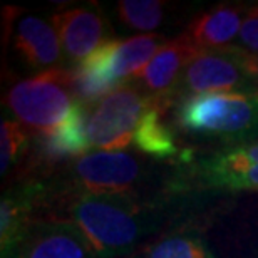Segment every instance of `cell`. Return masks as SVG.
<instances>
[{"label":"cell","instance_id":"obj_13","mask_svg":"<svg viewBox=\"0 0 258 258\" xmlns=\"http://www.w3.org/2000/svg\"><path fill=\"white\" fill-rule=\"evenodd\" d=\"M37 196L35 186L5 191L0 201V251L2 258L14 255L32 230V211Z\"/></svg>","mask_w":258,"mask_h":258},{"label":"cell","instance_id":"obj_2","mask_svg":"<svg viewBox=\"0 0 258 258\" xmlns=\"http://www.w3.org/2000/svg\"><path fill=\"white\" fill-rule=\"evenodd\" d=\"M176 121L184 131L241 141L258 136V92H210L179 104Z\"/></svg>","mask_w":258,"mask_h":258},{"label":"cell","instance_id":"obj_9","mask_svg":"<svg viewBox=\"0 0 258 258\" xmlns=\"http://www.w3.org/2000/svg\"><path fill=\"white\" fill-rule=\"evenodd\" d=\"M210 186L225 189H258V143L241 144L218 153L201 164Z\"/></svg>","mask_w":258,"mask_h":258},{"label":"cell","instance_id":"obj_5","mask_svg":"<svg viewBox=\"0 0 258 258\" xmlns=\"http://www.w3.org/2000/svg\"><path fill=\"white\" fill-rule=\"evenodd\" d=\"M166 42L168 40L161 34L109 39L77 66L114 91L122 86V81L127 77H138Z\"/></svg>","mask_w":258,"mask_h":258},{"label":"cell","instance_id":"obj_21","mask_svg":"<svg viewBox=\"0 0 258 258\" xmlns=\"http://www.w3.org/2000/svg\"><path fill=\"white\" fill-rule=\"evenodd\" d=\"M5 258H14V255H10V256H5Z\"/></svg>","mask_w":258,"mask_h":258},{"label":"cell","instance_id":"obj_1","mask_svg":"<svg viewBox=\"0 0 258 258\" xmlns=\"http://www.w3.org/2000/svg\"><path fill=\"white\" fill-rule=\"evenodd\" d=\"M71 223L81 231L94 258L127 253L143 231L139 206L126 195L82 193L69 208Z\"/></svg>","mask_w":258,"mask_h":258},{"label":"cell","instance_id":"obj_12","mask_svg":"<svg viewBox=\"0 0 258 258\" xmlns=\"http://www.w3.org/2000/svg\"><path fill=\"white\" fill-rule=\"evenodd\" d=\"M243 7L238 4H220L200 14L183 35L200 50L228 47L243 24Z\"/></svg>","mask_w":258,"mask_h":258},{"label":"cell","instance_id":"obj_3","mask_svg":"<svg viewBox=\"0 0 258 258\" xmlns=\"http://www.w3.org/2000/svg\"><path fill=\"white\" fill-rule=\"evenodd\" d=\"M7 107L20 124L40 133L55 131L71 116L77 101L72 71L47 69L19 81L7 94Z\"/></svg>","mask_w":258,"mask_h":258},{"label":"cell","instance_id":"obj_4","mask_svg":"<svg viewBox=\"0 0 258 258\" xmlns=\"http://www.w3.org/2000/svg\"><path fill=\"white\" fill-rule=\"evenodd\" d=\"M154 99L127 86H119L87 111V141L99 151H122L134 143L143 117Z\"/></svg>","mask_w":258,"mask_h":258},{"label":"cell","instance_id":"obj_10","mask_svg":"<svg viewBox=\"0 0 258 258\" xmlns=\"http://www.w3.org/2000/svg\"><path fill=\"white\" fill-rule=\"evenodd\" d=\"M14 258H94L84 236L72 223L32 226Z\"/></svg>","mask_w":258,"mask_h":258},{"label":"cell","instance_id":"obj_20","mask_svg":"<svg viewBox=\"0 0 258 258\" xmlns=\"http://www.w3.org/2000/svg\"><path fill=\"white\" fill-rule=\"evenodd\" d=\"M238 39L245 50L258 54V5L246 10Z\"/></svg>","mask_w":258,"mask_h":258},{"label":"cell","instance_id":"obj_11","mask_svg":"<svg viewBox=\"0 0 258 258\" xmlns=\"http://www.w3.org/2000/svg\"><path fill=\"white\" fill-rule=\"evenodd\" d=\"M201 52L203 50L195 47L181 34L161 45V49L149 60V64L139 72L138 79L148 92H153L156 96L164 94L176 86L179 74L183 76L188 64Z\"/></svg>","mask_w":258,"mask_h":258},{"label":"cell","instance_id":"obj_17","mask_svg":"<svg viewBox=\"0 0 258 258\" xmlns=\"http://www.w3.org/2000/svg\"><path fill=\"white\" fill-rule=\"evenodd\" d=\"M168 4L161 0H121L117 2V20L127 29L153 32L166 19Z\"/></svg>","mask_w":258,"mask_h":258},{"label":"cell","instance_id":"obj_14","mask_svg":"<svg viewBox=\"0 0 258 258\" xmlns=\"http://www.w3.org/2000/svg\"><path fill=\"white\" fill-rule=\"evenodd\" d=\"M14 45L25 62L32 67L54 66L62 49L54 25L35 15H29L17 22Z\"/></svg>","mask_w":258,"mask_h":258},{"label":"cell","instance_id":"obj_7","mask_svg":"<svg viewBox=\"0 0 258 258\" xmlns=\"http://www.w3.org/2000/svg\"><path fill=\"white\" fill-rule=\"evenodd\" d=\"M72 173L86 193L127 195L138 181L141 166L124 151H96L77 158Z\"/></svg>","mask_w":258,"mask_h":258},{"label":"cell","instance_id":"obj_15","mask_svg":"<svg viewBox=\"0 0 258 258\" xmlns=\"http://www.w3.org/2000/svg\"><path fill=\"white\" fill-rule=\"evenodd\" d=\"M87 111L82 102H77L62 126L55 131L44 134L42 144L44 151L49 156H84L91 149L87 141Z\"/></svg>","mask_w":258,"mask_h":258},{"label":"cell","instance_id":"obj_19","mask_svg":"<svg viewBox=\"0 0 258 258\" xmlns=\"http://www.w3.org/2000/svg\"><path fill=\"white\" fill-rule=\"evenodd\" d=\"M27 146V134L22 124L14 119H2L0 127V173H5L17 163Z\"/></svg>","mask_w":258,"mask_h":258},{"label":"cell","instance_id":"obj_18","mask_svg":"<svg viewBox=\"0 0 258 258\" xmlns=\"http://www.w3.org/2000/svg\"><path fill=\"white\" fill-rule=\"evenodd\" d=\"M134 258H215L200 236L173 235L158 240Z\"/></svg>","mask_w":258,"mask_h":258},{"label":"cell","instance_id":"obj_8","mask_svg":"<svg viewBox=\"0 0 258 258\" xmlns=\"http://www.w3.org/2000/svg\"><path fill=\"white\" fill-rule=\"evenodd\" d=\"M52 25L57 30L64 54L74 62L81 64L107 42L109 25L97 9L72 7L54 14Z\"/></svg>","mask_w":258,"mask_h":258},{"label":"cell","instance_id":"obj_6","mask_svg":"<svg viewBox=\"0 0 258 258\" xmlns=\"http://www.w3.org/2000/svg\"><path fill=\"white\" fill-rule=\"evenodd\" d=\"M246 55L248 50L233 45L203 50L184 69L181 86L193 96L245 89L253 84L246 69Z\"/></svg>","mask_w":258,"mask_h":258},{"label":"cell","instance_id":"obj_16","mask_svg":"<svg viewBox=\"0 0 258 258\" xmlns=\"http://www.w3.org/2000/svg\"><path fill=\"white\" fill-rule=\"evenodd\" d=\"M161 106L154 101L153 106L146 112V116L143 117L133 144L138 149H141L144 154H149V156L168 158L176 154L178 148L171 131L161 121Z\"/></svg>","mask_w":258,"mask_h":258}]
</instances>
